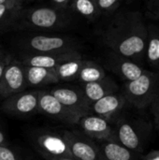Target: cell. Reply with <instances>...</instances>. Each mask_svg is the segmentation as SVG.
<instances>
[{
    "instance_id": "1",
    "label": "cell",
    "mask_w": 159,
    "mask_h": 160,
    "mask_svg": "<svg viewBox=\"0 0 159 160\" xmlns=\"http://www.w3.org/2000/svg\"><path fill=\"white\" fill-rule=\"evenodd\" d=\"M103 40L112 52L142 64L145 60L147 23L138 11L120 13L105 29Z\"/></svg>"
},
{
    "instance_id": "2",
    "label": "cell",
    "mask_w": 159,
    "mask_h": 160,
    "mask_svg": "<svg viewBox=\"0 0 159 160\" xmlns=\"http://www.w3.org/2000/svg\"><path fill=\"white\" fill-rule=\"evenodd\" d=\"M159 91V75L145 70L136 80L124 85V98L137 108L143 109L152 104Z\"/></svg>"
},
{
    "instance_id": "3",
    "label": "cell",
    "mask_w": 159,
    "mask_h": 160,
    "mask_svg": "<svg viewBox=\"0 0 159 160\" xmlns=\"http://www.w3.org/2000/svg\"><path fill=\"white\" fill-rule=\"evenodd\" d=\"M22 23L35 29H58L69 23L65 10L52 7L29 8L22 14Z\"/></svg>"
},
{
    "instance_id": "4",
    "label": "cell",
    "mask_w": 159,
    "mask_h": 160,
    "mask_svg": "<svg viewBox=\"0 0 159 160\" xmlns=\"http://www.w3.org/2000/svg\"><path fill=\"white\" fill-rule=\"evenodd\" d=\"M37 53H52L70 50H77V42L67 37L36 35L29 37L23 45Z\"/></svg>"
},
{
    "instance_id": "5",
    "label": "cell",
    "mask_w": 159,
    "mask_h": 160,
    "mask_svg": "<svg viewBox=\"0 0 159 160\" xmlns=\"http://www.w3.org/2000/svg\"><path fill=\"white\" fill-rule=\"evenodd\" d=\"M26 87L25 66L21 61L11 59L0 79V97L7 98L22 92Z\"/></svg>"
},
{
    "instance_id": "6",
    "label": "cell",
    "mask_w": 159,
    "mask_h": 160,
    "mask_svg": "<svg viewBox=\"0 0 159 160\" xmlns=\"http://www.w3.org/2000/svg\"><path fill=\"white\" fill-rule=\"evenodd\" d=\"M40 92H20L6 98L3 109L13 114L26 115L38 110Z\"/></svg>"
},
{
    "instance_id": "7",
    "label": "cell",
    "mask_w": 159,
    "mask_h": 160,
    "mask_svg": "<svg viewBox=\"0 0 159 160\" xmlns=\"http://www.w3.org/2000/svg\"><path fill=\"white\" fill-rule=\"evenodd\" d=\"M50 93L65 107L80 114L82 117L87 115L91 111V104L87 101L82 91L74 88L59 87L52 89Z\"/></svg>"
},
{
    "instance_id": "8",
    "label": "cell",
    "mask_w": 159,
    "mask_h": 160,
    "mask_svg": "<svg viewBox=\"0 0 159 160\" xmlns=\"http://www.w3.org/2000/svg\"><path fill=\"white\" fill-rule=\"evenodd\" d=\"M38 110L42 112L56 117L62 121L73 124L79 122L82 116L65 107L51 93L40 92L38 98Z\"/></svg>"
},
{
    "instance_id": "9",
    "label": "cell",
    "mask_w": 159,
    "mask_h": 160,
    "mask_svg": "<svg viewBox=\"0 0 159 160\" xmlns=\"http://www.w3.org/2000/svg\"><path fill=\"white\" fill-rule=\"evenodd\" d=\"M107 67L110 70L127 82L138 79L144 71L139 63L113 52L108 56Z\"/></svg>"
},
{
    "instance_id": "10",
    "label": "cell",
    "mask_w": 159,
    "mask_h": 160,
    "mask_svg": "<svg viewBox=\"0 0 159 160\" xmlns=\"http://www.w3.org/2000/svg\"><path fill=\"white\" fill-rule=\"evenodd\" d=\"M79 53L80 52H78V50H70L52 53H36L23 57L21 62L24 66L54 68L61 62L70 57H73Z\"/></svg>"
},
{
    "instance_id": "11",
    "label": "cell",
    "mask_w": 159,
    "mask_h": 160,
    "mask_svg": "<svg viewBox=\"0 0 159 160\" xmlns=\"http://www.w3.org/2000/svg\"><path fill=\"white\" fill-rule=\"evenodd\" d=\"M37 142L40 149L47 155L49 159L73 158L64 138L55 135H43L37 139Z\"/></svg>"
},
{
    "instance_id": "12",
    "label": "cell",
    "mask_w": 159,
    "mask_h": 160,
    "mask_svg": "<svg viewBox=\"0 0 159 160\" xmlns=\"http://www.w3.org/2000/svg\"><path fill=\"white\" fill-rule=\"evenodd\" d=\"M80 126L88 136L95 139H107L112 134V128L107 119L100 116L85 115L79 120Z\"/></svg>"
},
{
    "instance_id": "13",
    "label": "cell",
    "mask_w": 159,
    "mask_h": 160,
    "mask_svg": "<svg viewBox=\"0 0 159 160\" xmlns=\"http://www.w3.org/2000/svg\"><path fill=\"white\" fill-rule=\"evenodd\" d=\"M125 102L126 98H124V96L116 95L115 93L110 94L92 103L91 110L97 116L103 117L108 120L123 108Z\"/></svg>"
},
{
    "instance_id": "14",
    "label": "cell",
    "mask_w": 159,
    "mask_h": 160,
    "mask_svg": "<svg viewBox=\"0 0 159 160\" xmlns=\"http://www.w3.org/2000/svg\"><path fill=\"white\" fill-rule=\"evenodd\" d=\"M117 90V84L112 79L106 76L100 81L84 83L82 93L87 101L92 104L107 95L114 94Z\"/></svg>"
},
{
    "instance_id": "15",
    "label": "cell",
    "mask_w": 159,
    "mask_h": 160,
    "mask_svg": "<svg viewBox=\"0 0 159 160\" xmlns=\"http://www.w3.org/2000/svg\"><path fill=\"white\" fill-rule=\"evenodd\" d=\"M64 140L67 143L74 158L78 160H97V152L92 144L82 141L70 132L65 133Z\"/></svg>"
},
{
    "instance_id": "16",
    "label": "cell",
    "mask_w": 159,
    "mask_h": 160,
    "mask_svg": "<svg viewBox=\"0 0 159 160\" xmlns=\"http://www.w3.org/2000/svg\"><path fill=\"white\" fill-rule=\"evenodd\" d=\"M27 86H42L59 82L54 68L25 66Z\"/></svg>"
},
{
    "instance_id": "17",
    "label": "cell",
    "mask_w": 159,
    "mask_h": 160,
    "mask_svg": "<svg viewBox=\"0 0 159 160\" xmlns=\"http://www.w3.org/2000/svg\"><path fill=\"white\" fill-rule=\"evenodd\" d=\"M145 61L153 68L159 69V27L154 23L147 24Z\"/></svg>"
},
{
    "instance_id": "18",
    "label": "cell",
    "mask_w": 159,
    "mask_h": 160,
    "mask_svg": "<svg viewBox=\"0 0 159 160\" xmlns=\"http://www.w3.org/2000/svg\"><path fill=\"white\" fill-rule=\"evenodd\" d=\"M83 62L84 59L82 54L79 53L58 64L54 68V70L59 81H72L78 79Z\"/></svg>"
},
{
    "instance_id": "19",
    "label": "cell",
    "mask_w": 159,
    "mask_h": 160,
    "mask_svg": "<svg viewBox=\"0 0 159 160\" xmlns=\"http://www.w3.org/2000/svg\"><path fill=\"white\" fill-rule=\"evenodd\" d=\"M118 140L121 144L130 151L142 150V137L137 129L128 123H123L118 128Z\"/></svg>"
},
{
    "instance_id": "20",
    "label": "cell",
    "mask_w": 159,
    "mask_h": 160,
    "mask_svg": "<svg viewBox=\"0 0 159 160\" xmlns=\"http://www.w3.org/2000/svg\"><path fill=\"white\" fill-rule=\"evenodd\" d=\"M105 77L106 72L100 65L91 60H84L78 79L83 83H88L100 81Z\"/></svg>"
},
{
    "instance_id": "21",
    "label": "cell",
    "mask_w": 159,
    "mask_h": 160,
    "mask_svg": "<svg viewBox=\"0 0 159 160\" xmlns=\"http://www.w3.org/2000/svg\"><path fill=\"white\" fill-rule=\"evenodd\" d=\"M70 7L72 10L91 21L97 18L101 13L96 0H72Z\"/></svg>"
},
{
    "instance_id": "22",
    "label": "cell",
    "mask_w": 159,
    "mask_h": 160,
    "mask_svg": "<svg viewBox=\"0 0 159 160\" xmlns=\"http://www.w3.org/2000/svg\"><path fill=\"white\" fill-rule=\"evenodd\" d=\"M103 153L108 160H132V151L116 142H107L103 145Z\"/></svg>"
},
{
    "instance_id": "23",
    "label": "cell",
    "mask_w": 159,
    "mask_h": 160,
    "mask_svg": "<svg viewBox=\"0 0 159 160\" xmlns=\"http://www.w3.org/2000/svg\"><path fill=\"white\" fill-rule=\"evenodd\" d=\"M22 9V2L0 5V26L16 18Z\"/></svg>"
},
{
    "instance_id": "24",
    "label": "cell",
    "mask_w": 159,
    "mask_h": 160,
    "mask_svg": "<svg viewBox=\"0 0 159 160\" xmlns=\"http://www.w3.org/2000/svg\"><path fill=\"white\" fill-rule=\"evenodd\" d=\"M121 1L122 0H96V3L101 12H109L114 10Z\"/></svg>"
},
{
    "instance_id": "25",
    "label": "cell",
    "mask_w": 159,
    "mask_h": 160,
    "mask_svg": "<svg viewBox=\"0 0 159 160\" xmlns=\"http://www.w3.org/2000/svg\"><path fill=\"white\" fill-rule=\"evenodd\" d=\"M0 160H22L9 148L0 145Z\"/></svg>"
},
{
    "instance_id": "26",
    "label": "cell",
    "mask_w": 159,
    "mask_h": 160,
    "mask_svg": "<svg viewBox=\"0 0 159 160\" xmlns=\"http://www.w3.org/2000/svg\"><path fill=\"white\" fill-rule=\"evenodd\" d=\"M11 59H12L11 56L0 48V79L2 77V74L4 72L5 68L10 62Z\"/></svg>"
},
{
    "instance_id": "27",
    "label": "cell",
    "mask_w": 159,
    "mask_h": 160,
    "mask_svg": "<svg viewBox=\"0 0 159 160\" xmlns=\"http://www.w3.org/2000/svg\"><path fill=\"white\" fill-rule=\"evenodd\" d=\"M150 17L159 21V0H154L147 6Z\"/></svg>"
},
{
    "instance_id": "28",
    "label": "cell",
    "mask_w": 159,
    "mask_h": 160,
    "mask_svg": "<svg viewBox=\"0 0 159 160\" xmlns=\"http://www.w3.org/2000/svg\"><path fill=\"white\" fill-rule=\"evenodd\" d=\"M151 111H152V113L154 115L157 125L159 126V91L157 97L155 98L154 101L151 104Z\"/></svg>"
},
{
    "instance_id": "29",
    "label": "cell",
    "mask_w": 159,
    "mask_h": 160,
    "mask_svg": "<svg viewBox=\"0 0 159 160\" xmlns=\"http://www.w3.org/2000/svg\"><path fill=\"white\" fill-rule=\"evenodd\" d=\"M51 1L54 4L55 8L65 10L67 8L70 0H51Z\"/></svg>"
},
{
    "instance_id": "30",
    "label": "cell",
    "mask_w": 159,
    "mask_h": 160,
    "mask_svg": "<svg viewBox=\"0 0 159 160\" xmlns=\"http://www.w3.org/2000/svg\"><path fill=\"white\" fill-rule=\"evenodd\" d=\"M21 2L19 0H0V5H5V4H12V3H18Z\"/></svg>"
},
{
    "instance_id": "31",
    "label": "cell",
    "mask_w": 159,
    "mask_h": 160,
    "mask_svg": "<svg viewBox=\"0 0 159 160\" xmlns=\"http://www.w3.org/2000/svg\"><path fill=\"white\" fill-rule=\"evenodd\" d=\"M50 160H78L74 158H51Z\"/></svg>"
},
{
    "instance_id": "32",
    "label": "cell",
    "mask_w": 159,
    "mask_h": 160,
    "mask_svg": "<svg viewBox=\"0 0 159 160\" xmlns=\"http://www.w3.org/2000/svg\"><path fill=\"white\" fill-rule=\"evenodd\" d=\"M4 142H5V136H4V134L0 131V145H2V144L4 143Z\"/></svg>"
},
{
    "instance_id": "33",
    "label": "cell",
    "mask_w": 159,
    "mask_h": 160,
    "mask_svg": "<svg viewBox=\"0 0 159 160\" xmlns=\"http://www.w3.org/2000/svg\"><path fill=\"white\" fill-rule=\"evenodd\" d=\"M144 1H145V2L147 3V6H148V5H149L150 3H152V2H153L154 0H144Z\"/></svg>"
},
{
    "instance_id": "34",
    "label": "cell",
    "mask_w": 159,
    "mask_h": 160,
    "mask_svg": "<svg viewBox=\"0 0 159 160\" xmlns=\"http://www.w3.org/2000/svg\"><path fill=\"white\" fill-rule=\"evenodd\" d=\"M19 1H21V2H22V1H30V0H19Z\"/></svg>"
}]
</instances>
